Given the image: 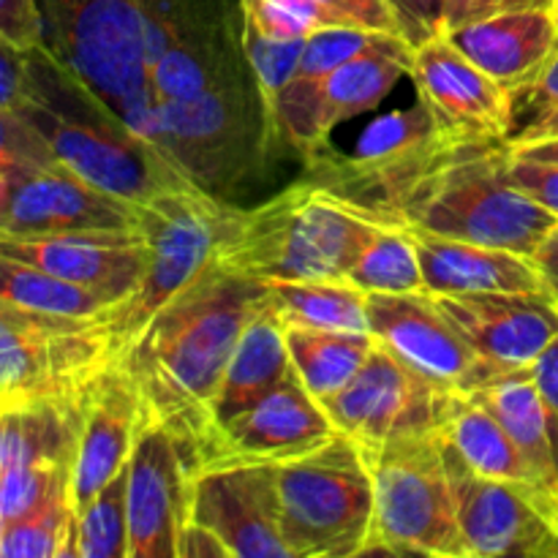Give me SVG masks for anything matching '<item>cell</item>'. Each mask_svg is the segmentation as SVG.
<instances>
[{
    "mask_svg": "<svg viewBox=\"0 0 558 558\" xmlns=\"http://www.w3.org/2000/svg\"><path fill=\"white\" fill-rule=\"evenodd\" d=\"M262 305L265 283L216 259L118 357L140 390L142 412L169 428L194 474L207 466L216 445L213 398L245 325Z\"/></svg>",
    "mask_w": 558,
    "mask_h": 558,
    "instance_id": "obj_1",
    "label": "cell"
},
{
    "mask_svg": "<svg viewBox=\"0 0 558 558\" xmlns=\"http://www.w3.org/2000/svg\"><path fill=\"white\" fill-rule=\"evenodd\" d=\"M16 112L63 167L120 199L147 205L163 191L196 185L41 44L27 49V93Z\"/></svg>",
    "mask_w": 558,
    "mask_h": 558,
    "instance_id": "obj_2",
    "label": "cell"
},
{
    "mask_svg": "<svg viewBox=\"0 0 558 558\" xmlns=\"http://www.w3.org/2000/svg\"><path fill=\"white\" fill-rule=\"evenodd\" d=\"M381 227L363 207L300 180L251 210L238 207L218 262L262 283L347 278Z\"/></svg>",
    "mask_w": 558,
    "mask_h": 558,
    "instance_id": "obj_3",
    "label": "cell"
},
{
    "mask_svg": "<svg viewBox=\"0 0 558 558\" xmlns=\"http://www.w3.org/2000/svg\"><path fill=\"white\" fill-rule=\"evenodd\" d=\"M392 223L534 259L558 216L507 178L505 142H466L403 191Z\"/></svg>",
    "mask_w": 558,
    "mask_h": 558,
    "instance_id": "obj_4",
    "label": "cell"
},
{
    "mask_svg": "<svg viewBox=\"0 0 558 558\" xmlns=\"http://www.w3.org/2000/svg\"><path fill=\"white\" fill-rule=\"evenodd\" d=\"M270 466L289 556H365L374 537L376 490L371 461L357 441L338 430L325 445Z\"/></svg>",
    "mask_w": 558,
    "mask_h": 558,
    "instance_id": "obj_5",
    "label": "cell"
},
{
    "mask_svg": "<svg viewBox=\"0 0 558 558\" xmlns=\"http://www.w3.org/2000/svg\"><path fill=\"white\" fill-rule=\"evenodd\" d=\"M41 47L156 145L158 101L136 0H38Z\"/></svg>",
    "mask_w": 558,
    "mask_h": 558,
    "instance_id": "obj_6",
    "label": "cell"
},
{
    "mask_svg": "<svg viewBox=\"0 0 558 558\" xmlns=\"http://www.w3.org/2000/svg\"><path fill=\"white\" fill-rule=\"evenodd\" d=\"M374 472L376 512L371 554L472 558L458 526L445 439L403 434L365 452Z\"/></svg>",
    "mask_w": 558,
    "mask_h": 558,
    "instance_id": "obj_7",
    "label": "cell"
},
{
    "mask_svg": "<svg viewBox=\"0 0 558 558\" xmlns=\"http://www.w3.org/2000/svg\"><path fill=\"white\" fill-rule=\"evenodd\" d=\"M114 360L107 314H47L0 298V414L85 396Z\"/></svg>",
    "mask_w": 558,
    "mask_h": 558,
    "instance_id": "obj_8",
    "label": "cell"
},
{
    "mask_svg": "<svg viewBox=\"0 0 558 558\" xmlns=\"http://www.w3.org/2000/svg\"><path fill=\"white\" fill-rule=\"evenodd\" d=\"M238 207L207 194L199 185H183L140 205V229L147 245V267L140 289L107 314L114 357L136 341L147 322L183 292L205 267L218 259L229 221Z\"/></svg>",
    "mask_w": 558,
    "mask_h": 558,
    "instance_id": "obj_9",
    "label": "cell"
},
{
    "mask_svg": "<svg viewBox=\"0 0 558 558\" xmlns=\"http://www.w3.org/2000/svg\"><path fill=\"white\" fill-rule=\"evenodd\" d=\"M262 145H270V123L256 80L158 104L156 147L218 199L243 178Z\"/></svg>",
    "mask_w": 558,
    "mask_h": 558,
    "instance_id": "obj_10",
    "label": "cell"
},
{
    "mask_svg": "<svg viewBox=\"0 0 558 558\" xmlns=\"http://www.w3.org/2000/svg\"><path fill=\"white\" fill-rule=\"evenodd\" d=\"M458 145L466 142L447 140L428 109L417 101L374 120L349 156L327 150V145L316 150L308 156L305 180L363 207L379 223L396 227L392 210L403 191Z\"/></svg>",
    "mask_w": 558,
    "mask_h": 558,
    "instance_id": "obj_11",
    "label": "cell"
},
{
    "mask_svg": "<svg viewBox=\"0 0 558 558\" xmlns=\"http://www.w3.org/2000/svg\"><path fill=\"white\" fill-rule=\"evenodd\" d=\"M409 65L412 44L390 36L322 80H292L267 107L270 145L287 142L305 158L314 156L338 125L379 107L409 76Z\"/></svg>",
    "mask_w": 558,
    "mask_h": 558,
    "instance_id": "obj_12",
    "label": "cell"
},
{
    "mask_svg": "<svg viewBox=\"0 0 558 558\" xmlns=\"http://www.w3.org/2000/svg\"><path fill=\"white\" fill-rule=\"evenodd\" d=\"M456 396L376 343L354 379L322 407L341 434L371 452L396 436L439 430Z\"/></svg>",
    "mask_w": 558,
    "mask_h": 558,
    "instance_id": "obj_13",
    "label": "cell"
},
{
    "mask_svg": "<svg viewBox=\"0 0 558 558\" xmlns=\"http://www.w3.org/2000/svg\"><path fill=\"white\" fill-rule=\"evenodd\" d=\"M458 526L472 558H558L554 490L474 474L445 445Z\"/></svg>",
    "mask_w": 558,
    "mask_h": 558,
    "instance_id": "obj_14",
    "label": "cell"
},
{
    "mask_svg": "<svg viewBox=\"0 0 558 558\" xmlns=\"http://www.w3.org/2000/svg\"><path fill=\"white\" fill-rule=\"evenodd\" d=\"M368 332L409 368L463 396L501 374L480 360L428 292L368 294Z\"/></svg>",
    "mask_w": 558,
    "mask_h": 558,
    "instance_id": "obj_15",
    "label": "cell"
},
{
    "mask_svg": "<svg viewBox=\"0 0 558 558\" xmlns=\"http://www.w3.org/2000/svg\"><path fill=\"white\" fill-rule=\"evenodd\" d=\"M140 229V205L107 194L63 163L20 169L0 183V232L69 234Z\"/></svg>",
    "mask_w": 558,
    "mask_h": 558,
    "instance_id": "obj_16",
    "label": "cell"
},
{
    "mask_svg": "<svg viewBox=\"0 0 558 558\" xmlns=\"http://www.w3.org/2000/svg\"><path fill=\"white\" fill-rule=\"evenodd\" d=\"M409 76L417 90V101L428 109L447 140H507L512 112L510 90L469 60L447 33L412 49Z\"/></svg>",
    "mask_w": 558,
    "mask_h": 558,
    "instance_id": "obj_17",
    "label": "cell"
},
{
    "mask_svg": "<svg viewBox=\"0 0 558 558\" xmlns=\"http://www.w3.org/2000/svg\"><path fill=\"white\" fill-rule=\"evenodd\" d=\"M129 558H178L194 472L169 428L142 417L129 458Z\"/></svg>",
    "mask_w": 558,
    "mask_h": 558,
    "instance_id": "obj_18",
    "label": "cell"
},
{
    "mask_svg": "<svg viewBox=\"0 0 558 558\" xmlns=\"http://www.w3.org/2000/svg\"><path fill=\"white\" fill-rule=\"evenodd\" d=\"M210 529L232 558H292L278 523L270 463L207 466L191 483V518Z\"/></svg>",
    "mask_w": 558,
    "mask_h": 558,
    "instance_id": "obj_19",
    "label": "cell"
},
{
    "mask_svg": "<svg viewBox=\"0 0 558 558\" xmlns=\"http://www.w3.org/2000/svg\"><path fill=\"white\" fill-rule=\"evenodd\" d=\"M0 256L27 262L71 283L123 303L140 289L147 267L142 229L69 234L0 232Z\"/></svg>",
    "mask_w": 558,
    "mask_h": 558,
    "instance_id": "obj_20",
    "label": "cell"
},
{
    "mask_svg": "<svg viewBox=\"0 0 558 558\" xmlns=\"http://www.w3.org/2000/svg\"><path fill=\"white\" fill-rule=\"evenodd\" d=\"M441 314L496 371L529 368L558 338V303L550 294H430Z\"/></svg>",
    "mask_w": 558,
    "mask_h": 558,
    "instance_id": "obj_21",
    "label": "cell"
},
{
    "mask_svg": "<svg viewBox=\"0 0 558 558\" xmlns=\"http://www.w3.org/2000/svg\"><path fill=\"white\" fill-rule=\"evenodd\" d=\"M336 434L327 409L305 390L292 368L270 396L218 428L207 466L287 461L325 445Z\"/></svg>",
    "mask_w": 558,
    "mask_h": 558,
    "instance_id": "obj_22",
    "label": "cell"
},
{
    "mask_svg": "<svg viewBox=\"0 0 558 558\" xmlns=\"http://www.w3.org/2000/svg\"><path fill=\"white\" fill-rule=\"evenodd\" d=\"M142 398L123 365L114 360L85 396L80 445L71 472V501L82 510L109 480L129 466L136 434L142 428Z\"/></svg>",
    "mask_w": 558,
    "mask_h": 558,
    "instance_id": "obj_23",
    "label": "cell"
},
{
    "mask_svg": "<svg viewBox=\"0 0 558 558\" xmlns=\"http://www.w3.org/2000/svg\"><path fill=\"white\" fill-rule=\"evenodd\" d=\"M407 229L417 245L428 294H548L532 256L469 240L441 238L417 227Z\"/></svg>",
    "mask_w": 558,
    "mask_h": 558,
    "instance_id": "obj_24",
    "label": "cell"
},
{
    "mask_svg": "<svg viewBox=\"0 0 558 558\" xmlns=\"http://www.w3.org/2000/svg\"><path fill=\"white\" fill-rule=\"evenodd\" d=\"M447 36L507 90L532 80L558 47V27L550 9L496 14L456 27Z\"/></svg>",
    "mask_w": 558,
    "mask_h": 558,
    "instance_id": "obj_25",
    "label": "cell"
},
{
    "mask_svg": "<svg viewBox=\"0 0 558 558\" xmlns=\"http://www.w3.org/2000/svg\"><path fill=\"white\" fill-rule=\"evenodd\" d=\"M469 398L483 403L515 441L534 485L558 488V414L532 379V368L501 371Z\"/></svg>",
    "mask_w": 558,
    "mask_h": 558,
    "instance_id": "obj_26",
    "label": "cell"
},
{
    "mask_svg": "<svg viewBox=\"0 0 558 558\" xmlns=\"http://www.w3.org/2000/svg\"><path fill=\"white\" fill-rule=\"evenodd\" d=\"M254 80L243 49V22L223 31L189 36L150 65V90L158 104L189 101L207 90Z\"/></svg>",
    "mask_w": 558,
    "mask_h": 558,
    "instance_id": "obj_27",
    "label": "cell"
},
{
    "mask_svg": "<svg viewBox=\"0 0 558 558\" xmlns=\"http://www.w3.org/2000/svg\"><path fill=\"white\" fill-rule=\"evenodd\" d=\"M289 374H292V360H289L287 327L265 300V305L245 325L213 398L216 430L270 396Z\"/></svg>",
    "mask_w": 558,
    "mask_h": 558,
    "instance_id": "obj_28",
    "label": "cell"
},
{
    "mask_svg": "<svg viewBox=\"0 0 558 558\" xmlns=\"http://www.w3.org/2000/svg\"><path fill=\"white\" fill-rule=\"evenodd\" d=\"M85 396L27 403L0 414V477L9 469L31 463L74 466L85 417Z\"/></svg>",
    "mask_w": 558,
    "mask_h": 558,
    "instance_id": "obj_29",
    "label": "cell"
},
{
    "mask_svg": "<svg viewBox=\"0 0 558 558\" xmlns=\"http://www.w3.org/2000/svg\"><path fill=\"white\" fill-rule=\"evenodd\" d=\"M265 300L283 327L368 332V294L349 278L267 281Z\"/></svg>",
    "mask_w": 558,
    "mask_h": 558,
    "instance_id": "obj_30",
    "label": "cell"
},
{
    "mask_svg": "<svg viewBox=\"0 0 558 558\" xmlns=\"http://www.w3.org/2000/svg\"><path fill=\"white\" fill-rule=\"evenodd\" d=\"M445 445L472 469L474 474L494 480H515L532 483L526 461L518 452L515 441L505 430V425L488 412L480 401L458 392L439 428ZM539 488V485H537Z\"/></svg>",
    "mask_w": 558,
    "mask_h": 558,
    "instance_id": "obj_31",
    "label": "cell"
},
{
    "mask_svg": "<svg viewBox=\"0 0 558 558\" xmlns=\"http://www.w3.org/2000/svg\"><path fill=\"white\" fill-rule=\"evenodd\" d=\"M287 347L294 374L300 376L305 390L325 401L354 379L374 352L376 341L371 332L289 325Z\"/></svg>",
    "mask_w": 558,
    "mask_h": 558,
    "instance_id": "obj_32",
    "label": "cell"
},
{
    "mask_svg": "<svg viewBox=\"0 0 558 558\" xmlns=\"http://www.w3.org/2000/svg\"><path fill=\"white\" fill-rule=\"evenodd\" d=\"M0 298L63 316H101L118 305L107 294L93 292L11 256H0Z\"/></svg>",
    "mask_w": 558,
    "mask_h": 558,
    "instance_id": "obj_33",
    "label": "cell"
},
{
    "mask_svg": "<svg viewBox=\"0 0 558 558\" xmlns=\"http://www.w3.org/2000/svg\"><path fill=\"white\" fill-rule=\"evenodd\" d=\"M347 278L365 294L425 292L417 245L407 227H381Z\"/></svg>",
    "mask_w": 558,
    "mask_h": 558,
    "instance_id": "obj_34",
    "label": "cell"
},
{
    "mask_svg": "<svg viewBox=\"0 0 558 558\" xmlns=\"http://www.w3.org/2000/svg\"><path fill=\"white\" fill-rule=\"evenodd\" d=\"M74 526L71 488H63L22 518L5 523L0 558H76Z\"/></svg>",
    "mask_w": 558,
    "mask_h": 558,
    "instance_id": "obj_35",
    "label": "cell"
},
{
    "mask_svg": "<svg viewBox=\"0 0 558 558\" xmlns=\"http://www.w3.org/2000/svg\"><path fill=\"white\" fill-rule=\"evenodd\" d=\"M74 545L76 558H129V469L76 510Z\"/></svg>",
    "mask_w": 558,
    "mask_h": 558,
    "instance_id": "obj_36",
    "label": "cell"
},
{
    "mask_svg": "<svg viewBox=\"0 0 558 558\" xmlns=\"http://www.w3.org/2000/svg\"><path fill=\"white\" fill-rule=\"evenodd\" d=\"M512 112L507 129V147L526 145V142L556 140L558 136V47L543 69L510 90Z\"/></svg>",
    "mask_w": 558,
    "mask_h": 558,
    "instance_id": "obj_37",
    "label": "cell"
},
{
    "mask_svg": "<svg viewBox=\"0 0 558 558\" xmlns=\"http://www.w3.org/2000/svg\"><path fill=\"white\" fill-rule=\"evenodd\" d=\"M390 36L392 33H376L352 25L319 27V31H314L305 38V47L303 54H300V65L294 80H322V76L332 74V71L341 69L343 63H349V60L357 58V54L379 47V44Z\"/></svg>",
    "mask_w": 558,
    "mask_h": 558,
    "instance_id": "obj_38",
    "label": "cell"
},
{
    "mask_svg": "<svg viewBox=\"0 0 558 558\" xmlns=\"http://www.w3.org/2000/svg\"><path fill=\"white\" fill-rule=\"evenodd\" d=\"M71 463H31L16 466L0 477V510L5 523L22 518L58 490L71 488Z\"/></svg>",
    "mask_w": 558,
    "mask_h": 558,
    "instance_id": "obj_39",
    "label": "cell"
},
{
    "mask_svg": "<svg viewBox=\"0 0 558 558\" xmlns=\"http://www.w3.org/2000/svg\"><path fill=\"white\" fill-rule=\"evenodd\" d=\"M305 38H294V41H278V38L256 36V33L243 31V49L245 60L251 65L256 87L262 93L265 107H270L272 98L294 80L300 65V54H303Z\"/></svg>",
    "mask_w": 558,
    "mask_h": 558,
    "instance_id": "obj_40",
    "label": "cell"
},
{
    "mask_svg": "<svg viewBox=\"0 0 558 558\" xmlns=\"http://www.w3.org/2000/svg\"><path fill=\"white\" fill-rule=\"evenodd\" d=\"M58 163L54 153L36 129L14 109H0V183L9 174L31 167Z\"/></svg>",
    "mask_w": 558,
    "mask_h": 558,
    "instance_id": "obj_41",
    "label": "cell"
},
{
    "mask_svg": "<svg viewBox=\"0 0 558 558\" xmlns=\"http://www.w3.org/2000/svg\"><path fill=\"white\" fill-rule=\"evenodd\" d=\"M330 25L365 27L376 33H392L401 36L398 22L387 0H314Z\"/></svg>",
    "mask_w": 558,
    "mask_h": 558,
    "instance_id": "obj_42",
    "label": "cell"
},
{
    "mask_svg": "<svg viewBox=\"0 0 558 558\" xmlns=\"http://www.w3.org/2000/svg\"><path fill=\"white\" fill-rule=\"evenodd\" d=\"M401 31L403 41L420 47L428 38L441 36L445 31L447 0H387Z\"/></svg>",
    "mask_w": 558,
    "mask_h": 558,
    "instance_id": "obj_43",
    "label": "cell"
},
{
    "mask_svg": "<svg viewBox=\"0 0 558 558\" xmlns=\"http://www.w3.org/2000/svg\"><path fill=\"white\" fill-rule=\"evenodd\" d=\"M507 178L537 199L539 205L548 207L550 213L558 216V167L556 163H537V161H521V158L510 156L507 147Z\"/></svg>",
    "mask_w": 558,
    "mask_h": 558,
    "instance_id": "obj_44",
    "label": "cell"
},
{
    "mask_svg": "<svg viewBox=\"0 0 558 558\" xmlns=\"http://www.w3.org/2000/svg\"><path fill=\"white\" fill-rule=\"evenodd\" d=\"M554 0H447L445 11V31L469 25V22L488 20L496 14H512V11H532L550 9Z\"/></svg>",
    "mask_w": 558,
    "mask_h": 558,
    "instance_id": "obj_45",
    "label": "cell"
},
{
    "mask_svg": "<svg viewBox=\"0 0 558 558\" xmlns=\"http://www.w3.org/2000/svg\"><path fill=\"white\" fill-rule=\"evenodd\" d=\"M0 36L22 49L38 47L41 44L38 0H0Z\"/></svg>",
    "mask_w": 558,
    "mask_h": 558,
    "instance_id": "obj_46",
    "label": "cell"
},
{
    "mask_svg": "<svg viewBox=\"0 0 558 558\" xmlns=\"http://www.w3.org/2000/svg\"><path fill=\"white\" fill-rule=\"evenodd\" d=\"M27 93V49L0 36V109H20Z\"/></svg>",
    "mask_w": 558,
    "mask_h": 558,
    "instance_id": "obj_47",
    "label": "cell"
},
{
    "mask_svg": "<svg viewBox=\"0 0 558 558\" xmlns=\"http://www.w3.org/2000/svg\"><path fill=\"white\" fill-rule=\"evenodd\" d=\"M178 558H232V554H229L227 545H223L210 529H205L202 523L189 521L183 534H180Z\"/></svg>",
    "mask_w": 558,
    "mask_h": 558,
    "instance_id": "obj_48",
    "label": "cell"
},
{
    "mask_svg": "<svg viewBox=\"0 0 558 558\" xmlns=\"http://www.w3.org/2000/svg\"><path fill=\"white\" fill-rule=\"evenodd\" d=\"M529 368H532V379L537 390L543 392L548 407L558 414V338Z\"/></svg>",
    "mask_w": 558,
    "mask_h": 558,
    "instance_id": "obj_49",
    "label": "cell"
},
{
    "mask_svg": "<svg viewBox=\"0 0 558 558\" xmlns=\"http://www.w3.org/2000/svg\"><path fill=\"white\" fill-rule=\"evenodd\" d=\"M534 265H537L539 276H543L548 294L558 303V229H554L548 240L539 245V251L534 254Z\"/></svg>",
    "mask_w": 558,
    "mask_h": 558,
    "instance_id": "obj_50",
    "label": "cell"
},
{
    "mask_svg": "<svg viewBox=\"0 0 558 558\" xmlns=\"http://www.w3.org/2000/svg\"><path fill=\"white\" fill-rule=\"evenodd\" d=\"M510 156L521 158V161L556 163L558 167V136L556 140H539V142H526V145L510 147Z\"/></svg>",
    "mask_w": 558,
    "mask_h": 558,
    "instance_id": "obj_51",
    "label": "cell"
},
{
    "mask_svg": "<svg viewBox=\"0 0 558 558\" xmlns=\"http://www.w3.org/2000/svg\"><path fill=\"white\" fill-rule=\"evenodd\" d=\"M550 14H554V20H556V27H558V0H554V5H550Z\"/></svg>",
    "mask_w": 558,
    "mask_h": 558,
    "instance_id": "obj_52",
    "label": "cell"
},
{
    "mask_svg": "<svg viewBox=\"0 0 558 558\" xmlns=\"http://www.w3.org/2000/svg\"><path fill=\"white\" fill-rule=\"evenodd\" d=\"M3 529H5V518H3V510H0V539H3Z\"/></svg>",
    "mask_w": 558,
    "mask_h": 558,
    "instance_id": "obj_53",
    "label": "cell"
},
{
    "mask_svg": "<svg viewBox=\"0 0 558 558\" xmlns=\"http://www.w3.org/2000/svg\"><path fill=\"white\" fill-rule=\"evenodd\" d=\"M556 532H558V515H556Z\"/></svg>",
    "mask_w": 558,
    "mask_h": 558,
    "instance_id": "obj_54",
    "label": "cell"
},
{
    "mask_svg": "<svg viewBox=\"0 0 558 558\" xmlns=\"http://www.w3.org/2000/svg\"><path fill=\"white\" fill-rule=\"evenodd\" d=\"M556 499H558V488H556Z\"/></svg>",
    "mask_w": 558,
    "mask_h": 558,
    "instance_id": "obj_55",
    "label": "cell"
}]
</instances>
